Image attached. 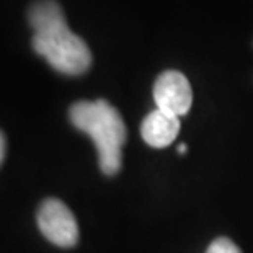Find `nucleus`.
<instances>
[{
  "label": "nucleus",
  "mask_w": 253,
  "mask_h": 253,
  "mask_svg": "<svg viewBox=\"0 0 253 253\" xmlns=\"http://www.w3.org/2000/svg\"><path fill=\"white\" fill-rule=\"evenodd\" d=\"M28 21L33 35V49L44 57L54 71L66 75H82L91 66V52L82 38L67 26L56 0H38L31 5Z\"/></svg>",
  "instance_id": "1"
},
{
  "label": "nucleus",
  "mask_w": 253,
  "mask_h": 253,
  "mask_svg": "<svg viewBox=\"0 0 253 253\" xmlns=\"http://www.w3.org/2000/svg\"><path fill=\"white\" fill-rule=\"evenodd\" d=\"M74 127L88 134L98 150V165L105 175H116L121 169V147L127 131L115 106L106 100L77 101L69 110Z\"/></svg>",
  "instance_id": "2"
},
{
  "label": "nucleus",
  "mask_w": 253,
  "mask_h": 253,
  "mask_svg": "<svg viewBox=\"0 0 253 253\" xmlns=\"http://www.w3.org/2000/svg\"><path fill=\"white\" fill-rule=\"evenodd\" d=\"M180 132V118L162 110L150 111L141 125L142 139L150 147L164 149L175 141Z\"/></svg>",
  "instance_id": "5"
},
{
  "label": "nucleus",
  "mask_w": 253,
  "mask_h": 253,
  "mask_svg": "<svg viewBox=\"0 0 253 253\" xmlns=\"http://www.w3.org/2000/svg\"><path fill=\"white\" fill-rule=\"evenodd\" d=\"M36 220L41 234L54 245L62 249H72L77 245L79 224L72 211L61 199H44L38 209Z\"/></svg>",
  "instance_id": "3"
},
{
  "label": "nucleus",
  "mask_w": 253,
  "mask_h": 253,
  "mask_svg": "<svg viewBox=\"0 0 253 253\" xmlns=\"http://www.w3.org/2000/svg\"><path fill=\"white\" fill-rule=\"evenodd\" d=\"M186 152V145L185 144H180L178 145V154H185Z\"/></svg>",
  "instance_id": "8"
},
{
  "label": "nucleus",
  "mask_w": 253,
  "mask_h": 253,
  "mask_svg": "<svg viewBox=\"0 0 253 253\" xmlns=\"http://www.w3.org/2000/svg\"><path fill=\"white\" fill-rule=\"evenodd\" d=\"M154 100L159 110L180 118L191 108V85L181 72L165 71L154 84Z\"/></svg>",
  "instance_id": "4"
},
{
  "label": "nucleus",
  "mask_w": 253,
  "mask_h": 253,
  "mask_svg": "<svg viewBox=\"0 0 253 253\" xmlns=\"http://www.w3.org/2000/svg\"><path fill=\"white\" fill-rule=\"evenodd\" d=\"M206 253H242L240 249L227 237H219V239L212 240L211 245L208 247Z\"/></svg>",
  "instance_id": "6"
},
{
  "label": "nucleus",
  "mask_w": 253,
  "mask_h": 253,
  "mask_svg": "<svg viewBox=\"0 0 253 253\" xmlns=\"http://www.w3.org/2000/svg\"><path fill=\"white\" fill-rule=\"evenodd\" d=\"M3 157H5V137L2 131H0V164L3 162Z\"/></svg>",
  "instance_id": "7"
}]
</instances>
